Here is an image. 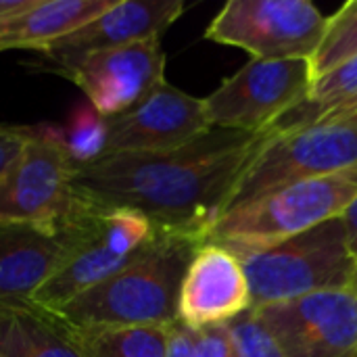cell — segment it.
Returning a JSON list of instances; mask_svg holds the SVG:
<instances>
[{
	"label": "cell",
	"instance_id": "1",
	"mask_svg": "<svg viewBox=\"0 0 357 357\" xmlns=\"http://www.w3.org/2000/svg\"><path fill=\"white\" fill-rule=\"evenodd\" d=\"M268 134L211 128L167 153L109 155L75 165L71 192L144 213L163 230L205 238Z\"/></svg>",
	"mask_w": 357,
	"mask_h": 357
},
{
	"label": "cell",
	"instance_id": "2",
	"mask_svg": "<svg viewBox=\"0 0 357 357\" xmlns=\"http://www.w3.org/2000/svg\"><path fill=\"white\" fill-rule=\"evenodd\" d=\"M201 245L192 234L161 228L132 264L77 295L54 316L71 331L169 326L178 320L182 280Z\"/></svg>",
	"mask_w": 357,
	"mask_h": 357
},
{
	"label": "cell",
	"instance_id": "3",
	"mask_svg": "<svg viewBox=\"0 0 357 357\" xmlns=\"http://www.w3.org/2000/svg\"><path fill=\"white\" fill-rule=\"evenodd\" d=\"M56 228L63 243L61 259L31 299L50 314L132 264L161 230L136 209L107 207L77 195Z\"/></svg>",
	"mask_w": 357,
	"mask_h": 357
},
{
	"label": "cell",
	"instance_id": "4",
	"mask_svg": "<svg viewBox=\"0 0 357 357\" xmlns=\"http://www.w3.org/2000/svg\"><path fill=\"white\" fill-rule=\"evenodd\" d=\"M236 255L247 274L251 310L324 291H349L357 274L341 218Z\"/></svg>",
	"mask_w": 357,
	"mask_h": 357
},
{
	"label": "cell",
	"instance_id": "5",
	"mask_svg": "<svg viewBox=\"0 0 357 357\" xmlns=\"http://www.w3.org/2000/svg\"><path fill=\"white\" fill-rule=\"evenodd\" d=\"M357 197V167L284 186L264 199L222 215L203 243L232 253L261 249L341 218Z\"/></svg>",
	"mask_w": 357,
	"mask_h": 357
},
{
	"label": "cell",
	"instance_id": "6",
	"mask_svg": "<svg viewBox=\"0 0 357 357\" xmlns=\"http://www.w3.org/2000/svg\"><path fill=\"white\" fill-rule=\"evenodd\" d=\"M354 167H357V123H314L268 136L243 169L222 215L284 186Z\"/></svg>",
	"mask_w": 357,
	"mask_h": 357
},
{
	"label": "cell",
	"instance_id": "7",
	"mask_svg": "<svg viewBox=\"0 0 357 357\" xmlns=\"http://www.w3.org/2000/svg\"><path fill=\"white\" fill-rule=\"evenodd\" d=\"M326 19L310 0H230L205 29V40L243 48L259 61H312Z\"/></svg>",
	"mask_w": 357,
	"mask_h": 357
},
{
	"label": "cell",
	"instance_id": "8",
	"mask_svg": "<svg viewBox=\"0 0 357 357\" xmlns=\"http://www.w3.org/2000/svg\"><path fill=\"white\" fill-rule=\"evenodd\" d=\"M314 82L310 59H251L203 98L207 119L211 128L264 134L310 96Z\"/></svg>",
	"mask_w": 357,
	"mask_h": 357
},
{
	"label": "cell",
	"instance_id": "9",
	"mask_svg": "<svg viewBox=\"0 0 357 357\" xmlns=\"http://www.w3.org/2000/svg\"><path fill=\"white\" fill-rule=\"evenodd\" d=\"M75 163L63 144V130L31 128L21 155L0 174V224L56 228L71 203Z\"/></svg>",
	"mask_w": 357,
	"mask_h": 357
},
{
	"label": "cell",
	"instance_id": "10",
	"mask_svg": "<svg viewBox=\"0 0 357 357\" xmlns=\"http://www.w3.org/2000/svg\"><path fill=\"white\" fill-rule=\"evenodd\" d=\"M50 71L71 79L105 119L123 115L165 84L161 38L84 54Z\"/></svg>",
	"mask_w": 357,
	"mask_h": 357
},
{
	"label": "cell",
	"instance_id": "11",
	"mask_svg": "<svg viewBox=\"0 0 357 357\" xmlns=\"http://www.w3.org/2000/svg\"><path fill=\"white\" fill-rule=\"evenodd\" d=\"M287 357H357V295L324 291L253 310Z\"/></svg>",
	"mask_w": 357,
	"mask_h": 357
},
{
	"label": "cell",
	"instance_id": "12",
	"mask_svg": "<svg viewBox=\"0 0 357 357\" xmlns=\"http://www.w3.org/2000/svg\"><path fill=\"white\" fill-rule=\"evenodd\" d=\"M211 130L203 98L167 82L132 111L107 119L102 157L128 153H167L182 149Z\"/></svg>",
	"mask_w": 357,
	"mask_h": 357
},
{
	"label": "cell",
	"instance_id": "13",
	"mask_svg": "<svg viewBox=\"0 0 357 357\" xmlns=\"http://www.w3.org/2000/svg\"><path fill=\"white\" fill-rule=\"evenodd\" d=\"M251 310V291L236 253L203 243L192 255L178 299V320L192 331L230 324Z\"/></svg>",
	"mask_w": 357,
	"mask_h": 357
},
{
	"label": "cell",
	"instance_id": "14",
	"mask_svg": "<svg viewBox=\"0 0 357 357\" xmlns=\"http://www.w3.org/2000/svg\"><path fill=\"white\" fill-rule=\"evenodd\" d=\"M182 13V0H115L96 19L56 40L42 54L50 63L48 69H52L90 52L161 38Z\"/></svg>",
	"mask_w": 357,
	"mask_h": 357
},
{
	"label": "cell",
	"instance_id": "15",
	"mask_svg": "<svg viewBox=\"0 0 357 357\" xmlns=\"http://www.w3.org/2000/svg\"><path fill=\"white\" fill-rule=\"evenodd\" d=\"M63 243L59 228L0 224V305H27L50 278Z\"/></svg>",
	"mask_w": 357,
	"mask_h": 357
},
{
	"label": "cell",
	"instance_id": "16",
	"mask_svg": "<svg viewBox=\"0 0 357 357\" xmlns=\"http://www.w3.org/2000/svg\"><path fill=\"white\" fill-rule=\"evenodd\" d=\"M115 0H29L17 13L0 19V52H44L56 40L105 13Z\"/></svg>",
	"mask_w": 357,
	"mask_h": 357
},
{
	"label": "cell",
	"instance_id": "17",
	"mask_svg": "<svg viewBox=\"0 0 357 357\" xmlns=\"http://www.w3.org/2000/svg\"><path fill=\"white\" fill-rule=\"evenodd\" d=\"M2 357H84L73 331L54 314L27 305H0Z\"/></svg>",
	"mask_w": 357,
	"mask_h": 357
},
{
	"label": "cell",
	"instance_id": "18",
	"mask_svg": "<svg viewBox=\"0 0 357 357\" xmlns=\"http://www.w3.org/2000/svg\"><path fill=\"white\" fill-rule=\"evenodd\" d=\"M357 107V56L318 77L310 96L280 115L264 134L276 136L314 123H333Z\"/></svg>",
	"mask_w": 357,
	"mask_h": 357
},
{
	"label": "cell",
	"instance_id": "19",
	"mask_svg": "<svg viewBox=\"0 0 357 357\" xmlns=\"http://www.w3.org/2000/svg\"><path fill=\"white\" fill-rule=\"evenodd\" d=\"M169 326H113L73 331L84 357H165Z\"/></svg>",
	"mask_w": 357,
	"mask_h": 357
},
{
	"label": "cell",
	"instance_id": "20",
	"mask_svg": "<svg viewBox=\"0 0 357 357\" xmlns=\"http://www.w3.org/2000/svg\"><path fill=\"white\" fill-rule=\"evenodd\" d=\"M354 56H357V0H349L326 19L322 42L312 56L314 79L326 75Z\"/></svg>",
	"mask_w": 357,
	"mask_h": 357
},
{
	"label": "cell",
	"instance_id": "21",
	"mask_svg": "<svg viewBox=\"0 0 357 357\" xmlns=\"http://www.w3.org/2000/svg\"><path fill=\"white\" fill-rule=\"evenodd\" d=\"M63 144L75 165L100 159L107 144V119L90 102L75 107L69 126L63 128Z\"/></svg>",
	"mask_w": 357,
	"mask_h": 357
},
{
	"label": "cell",
	"instance_id": "22",
	"mask_svg": "<svg viewBox=\"0 0 357 357\" xmlns=\"http://www.w3.org/2000/svg\"><path fill=\"white\" fill-rule=\"evenodd\" d=\"M226 326L238 357H287L274 337L257 320L253 310L245 312Z\"/></svg>",
	"mask_w": 357,
	"mask_h": 357
},
{
	"label": "cell",
	"instance_id": "23",
	"mask_svg": "<svg viewBox=\"0 0 357 357\" xmlns=\"http://www.w3.org/2000/svg\"><path fill=\"white\" fill-rule=\"evenodd\" d=\"M195 335H197V357H238L226 324L207 326L195 331Z\"/></svg>",
	"mask_w": 357,
	"mask_h": 357
},
{
	"label": "cell",
	"instance_id": "24",
	"mask_svg": "<svg viewBox=\"0 0 357 357\" xmlns=\"http://www.w3.org/2000/svg\"><path fill=\"white\" fill-rule=\"evenodd\" d=\"M29 138H31V128L0 123V174H4L8 165L21 155Z\"/></svg>",
	"mask_w": 357,
	"mask_h": 357
},
{
	"label": "cell",
	"instance_id": "25",
	"mask_svg": "<svg viewBox=\"0 0 357 357\" xmlns=\"http://www.w3.org/2000/svg\"><path fill=\"white\" fill-rule=\"evenodd\" d=\"M165 357H197V335L180 320H176L167 328Z\"/></svg>",
	"mask_w": 357,
	"mask_h": 357
},
{
	"label": "cell",
	"instance_id": "26",
	"mask_svg": "<svg viewBox=\"0 0 357 357\" xmlns=\"http://www.w3.org/2000/svg\"><path fill=\"white\" fill-rule=\"evenodd\" d=\"M341 220H343V226H345V232H347L349 251H351V255L356 257L357 261V197L351 201V205L343 211Z\"/></svg>",
	"mask_w": 357,
	"mask_h": 357
},
{
	"label": "cell",
	"instance_id": "27",
	"mask_svg": "<svg viewBox=\"0 0 357 357\" xmlns=\"http://www.w3.org/2000/svg\"><path fill=\"white\" fill-rule=\"evenodd\" d=\"M29 0H0V19L17 13L19 8H23Z\"/></svg>",
	"mask_w": 357,
	"mask_h": 357
},
{
	"label": "cell",
	"instance_id": "28",
	"mask_svg": "<svg viewBox=\"0 0 357 357\" xmlns=\"http://www.w3.org/2000/svg\"><path fill=\"white\" fill-rule=\"evenodd\" d=\"M339 121H347V123H357V107L354 111H349V113H345L343 117H339L337 121H333V123H339Z\"/></svg>",
	"mask_w": 357,
	"mask_h": 357
},
{
	"label": "cell",
	"instance_id": "29",
	"mask_svg": "<svg viewBox=\"0 0 357 357\" xmlns=\"http://www.w3.org/2000/svg\"><path fill=\"white\" fill-rule=\"evenodd\" d=\"M349 291H354V293L357 295V274H356V280H354V284H351V289H349Z\"/></svg>",
	"mask_w": 357,
	"mask_h": 357
},
{
	"label": "cell",
	"instance_id": "30",
	"mask_svg": "<svg viewBox=\"0 0 357 357\" xmlns=\"http://www.w3.org/2000/svg\"><path fill=\"white\" fill-rule=\"evenodd\" d=\"M0 357H2V356H0Z\"/></svg>",
	"mask_w": 357,
	"mask_h": 357
}]
</instances>
